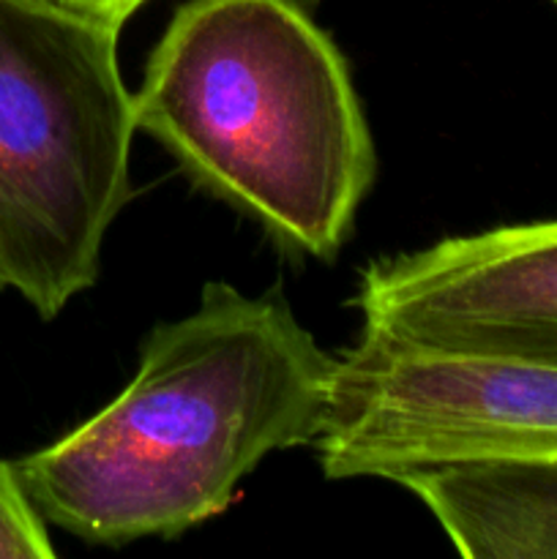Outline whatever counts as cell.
I'll use <instances>...</instances> for the list:
<instances>
[{"instance_id":"8992f818","label":"cell","mask_w":557,"mask_h":559,"mask_svg":"<svg viewBox=\"0 0 557 559\" xmlns=\"http://www.w3.org/2000/svg\"><path fill=\"white\" fill-rule=\"evenodd\" d=\"M470 559H557V456H464L393 478Z\"/></svg>"},{"instance_id":"9c48e42d","label":"cell","mask_w":557,"mask_h":559,"mask_svg":"<svg viewBox=\"0 0 557 559\" xmlns=\"http://www.w3.org/2000/svg\"><path fill=\"white\" fill-rule=\"evenodd\" d=\"M552 3H555V5H557V0H552Z\"/></svg>"},{"instance_id":"277c9868","label":"cell","mask_w":557,"mask_h":559,"mask_svg":"<svg viewBox=\"0 0 557 559\" xmlns=\"http://www.w3.org/2000/svg\"><path fill=\"white\" fill-rule=\"evenodd\" d=\"M315 451L331 480H393L464 456H557V366L360 331L336 358Z\"/></svg>"},{"instance_id":"5b68a950","label":"cell","mask_w":557,"mask_h":559,"mask_svg":"<svg viewBox=\"0 0 557 559\" xmlns=\"http://www.w3.org/2000/svg\"><path fill=\"white\" fill-rule=\"evenodd\" d=\"M353 309L393 342L557 366V218L377 257Z\"/></svg>"},{"instance_id":"ba28073f","label":"cell","mask_w":557,"mask_h":559,"mask_svg":"<svg viewBox=\"0 0 557 559\" xmlns=\"http://www.w3.org/2000/svg\"><path fill=\"white\" fill-rule=\"evenodd\" d=\"M52 3H60L71 11H80V14L96 16V20L123 27L131 20V14L142 3H147V0H52Z\"/></svg>"},{"instance_id":"52a82bcc","label":"cell","mask_w":557,"mask_h":559,"mask_svg":"<svg viewBox=\"0 0 557 559\" xmlns=\"http://www.w3.org/2000/svg\"><path fill=\"white\" fill-rule=\"evenodd\" d=\"M47 522L27 497L14 464L0 459V559H52Z\"/></svg>"},{"instance_id":"6da1fadb","label":"cell","mask_w":557,"mask_h":559,"mask_svg":"<svg viewBox=\"0 0 557 559\" xmlns=\"http://www.w3.org/2000/svg\"><path fill=\"white\" fill-rule=\"evenodd\" d=\"M333 374L282 295L208 282L142 338L112 402L14 469L44 522L85 544L178 538L222 516L262 459L315 445Z\"/></svg>"},{"instance_id":"3957f363","label":"cell","mask_w":557,"mask_h":559,"mask_svg":"<svg viewBox=\"0 0 557 559\" xmlns=\"http://www.w3.org/2000/svg\"><path fill=\"white\" fill-rule=\"evenodd\" d=\"M118 36L52 0H0V289L42 320L96 284L131 197L137 115Z\"/></svg>"},{"instance_id":"7a4b0ae2","label":"cell","mask_w":557,"mask_h":559,"mask_svg":"<svg viewBox=\"0 0 557 559\" xmlns=\"http://www.w3.org/2000/svg\"><path fill=\"white\" fill-rule=\"evenodd\" d=\"M134 115L289 254L333 260L375 186L347 60L298 0H186L147 55Z\"/></svg>"}]
</instances>
